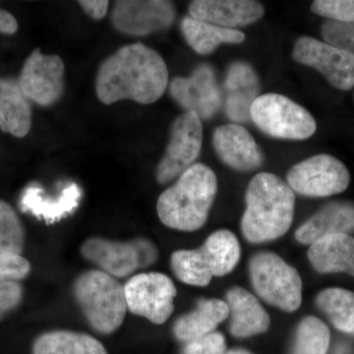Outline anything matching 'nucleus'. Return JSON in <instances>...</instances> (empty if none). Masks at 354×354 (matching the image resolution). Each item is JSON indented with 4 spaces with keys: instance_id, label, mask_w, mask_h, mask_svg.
Masks as SVG:
<instances>
[{
    "instance_id": "nucleus-1",
    "label": "nucleus",
    "mask_w": 354,
    "mask_h": 354,
    "mask_svg": "<svg viewBox=\"0 0 354 354\" xmlns=\"http://www.w3.org/2000/svg\"><path fill=\"white\" fill-rule=\"evenodd\" d=\"M169 85V70L160 53L143 44L122 46L100 66L95 79L97 99L104 104L133 101L151 104Z\"/></svg>"
},
{
    "instance_id": "nucleus-2",
    "label": "nucleus",
    "mask_w": 354,
    "mask_h": 354,
    "mask_svg": "<svg viewBox=\"0 0 354 354\" xmlns=\"http://www.w3.org/2000/svg\"><path fill=\"white\" fill-rule=\"evenodd\" d=\"M245 201L241 230L247 241H272L288 232L295 215V195L278 176L256 174L247 187Z\"/></svg>"
},
{
    "instance_id": "nucleus-3",
    "label": "nucleus",
    "mask_w": 354,
    "mask_h": 354,
    "mask_svg": "<svg viewBox=\"0 0 354 354\" xmlns=\"http://www.w3.org/2000/svg\"><path fill=\"white\" fill-rule=\"evenodd\" d=\"M216 191L218 178L213 169L200 162L192 165L158 197V218L172 230H200L208 220Z\"/></svg>"
},
{
    "instance_id": "nucleus-4",
    "label": "nucleus",
    "mask_w": 354,
    "mask_h": 354,
    "mask_svg": "<svg viewBox=\"0 0 354 354\" xmlns=\"http://www.w3.org/2000/svg\"><path fill=\"white\" fill-rule=\"evenodd\" d=\"M72 292L79 309L95 332H116L128 311L124 286L99 269L88 270L74 281Z\"/></svg>"
},
{
    "instance_id": "nucleus-5",
    "label": "nucleus",
    "mask_w": 354,
    "mask_h": 354,
    "mask_svg": "<svg viewBox=\"0 0 354 354\" xmlns=\"http://www.w3.org/2000/svg\"><path fill=\"white\" fill-rule=\"evenodd\" d=\"M80 253L84 259L115 279L127 278L158 259L157 247L143 237L128 241L90 237L80 246Z\"/></svg>"
},
{
    "instance_id": "nucleus-6",
    "label": "nucleus",
    "mask_w": 354,
    "mask_h": 354,
    "mask_svg": "<svg viewBox=\"0 0 354 354\" xmlns=\"http://www.w3.org/2000/svg\"><path fill=\"white\" fill-rule=\"evenodd\" d=\"M254 290L267 304L286 312L299 308L302 281L297 269L272 252L255 254L249 264Z\"/></svg>"
},
{
    "instance_id": "nucleus-7",
    "label": "nucleus",
    "mask_w": 354,
    "mask_h": 354,
    "mask_svg": "<svg viewBox=\"0 0 354 354\" xmlns=\"http://www.w3.org/2000/svg\"><path fill=\"white\" fill-rule=\"evenodd\" d=\"M250 120L261 131L274 138L305 140L316 132V121L304 106L279 94L257 97L250 109Z\"/></svg>"
},
{
    "instance_id": "nucleus-8",
    "label": "nucleus",
    "mask_w": 354,
    "mask_h": 354,
    "mask_svg": "<svg viewBox=\"0 0 354 354\" xmlns=\"http://www.w3.org/2000/svg\"><path fill=\"white\" fill-rule=\"evenodd\" d=\"M124 291L128 311L156 325L167 322L174 312L176 288L162 272L134 274L125 283Z\"/></svg>"
},
{
    "instance_id": "nucleus-9",
    "label": "nucleus",
    "mask_w": 354,
    "mask_h": 354,
    "mask_svg": "<svg viewBox=\"0 0 354 354\" xmlns=\"http://www.w3.org/2000/svg\"><path fill=\"white\" fill-rule=\"evenodd\" d=\"M351 174L341 160L327 153L313 156L293 165L288 184L293 192L307 197H328L348 189Z\"/></svg>"
},
{
    "instance_id": "nucleus-10",
    "label": "nucleus",
    "mask_w": 354,
    "mask_h": 354,
    "mask_svg": "<svg viewBox=\"0 0 354 354\" xmlns=\"http://www.w3.org/2000/svg\"><path fill=\"white\" fill-rule=\"evenodd\" d=\"M202 143L201 118L192 111L178 116L172 124L167 150L156 171L158 183H171L183 174L199 157Z\"/></svg>"
},
{
    "instance_id": "nucleus-11",
    "label": "nucleus",
    "mask_w": 354,
    "mask_h": 354,
    "mask_svg": "<svg viewBox=\"0 0 354 354\" xmlns=\"http://www.w3.org/2000/svg\"><path fill=\"white\" fill-rule=\"evenodd\" d=\"M298 64L318 70L330 85L339 90L354 87V55L311 37H301L293 48Z\"/></svg>"
},
{
    "instance_id": "nucleus-12",
    "label": "nucleus",
    "mask_w": 354,
    "mask_h": 354,
    "mask_svg": "<svg viewBox=\"0 0 354 354\" xmlns=\"http://www.w3.org/2000/svg\"><path fill=\"white\" fill-rule=\"evenodd\" d=\"M29 101L50 106L64 92V64L58 55H46L35 50L26 60L18 80Z\"/></svg>"
},
{
    "instance_id": "nucleus-13",
    "label": "nucleus",
    "mask_w": 354,
    "mask_h": 354,
    "mask_svg": "<svg viewBox=\"0 0 354 354\" xmlns=\"http://www.w3.org/2000/svg\"><path fill=\"white\" fill-rule=\"evenodd\" d=\"M174 19V4L165 0H120L114 4L111 14L116 30L135 37L167 29Z\"/></svg>"
},
{
    "instance_id": "nucleus-14",
    "label": "nucleus",
    "mask_w": 354,
    "mask_h": 354,
    "mask_svg": "<svg viewBox=\"0 0 354 354\" xmlns=\"http://www.w3.org/2000/svg\"><path fill=\"white\" fill-rule=\"evenodd\" d=\"M174 101L201 120H209L220 109L221 97L213 70L201 65L190 77H176L169 85Z\"/></svg>"
},
{
    "instance_id": "nucleus-15",
    "label": "nucleus",
    "mask_w": 354,
    "mask_h": 354,
    "mask_svg": "<svg viewBox=\"0 0 354 354\" xmlns=\"http://www.w3.org/2000/svg\"><path fill=\"white\" fill-rule=\"evenodd\" d=\"M213 145L218 157L235 171H254L263 164V155L255 139L236 123L216 128Z\"/></svg>"
},
{
    "instance_id": "nucleus-16",
    "label": "nucleus",
    "mask_w": 354,
    "mask_h": 354,
    "mask_svg": "<svg viewBox=\"0 0 354 354\" xmlns=\"http://www.w3.org/2000/svg\"><path fill=\"white\" fill-rule=\"evenodd\" d=\"M264 12L262 4L254 0H195L189 6L191 17L228 29L252 24Z\"/></svg>"
},
{
    "instance_id": "nucleus-17",
    "label": "nucleus",
    "mask_w": 354,
    "mask_h": 354,
    "mask_svg": "<svg viewBox=\"0 0 354 354\" xmlns=\"http://www.w3.org/2000/svg\"><path fill=\"white\" fill-rule=\"evenodd\" d=\"M230 315V334L239 339L263 334L269 329L271 318L252 293L234 286L225 295Z\"/></svg>"
},
{
    "instance_id": "nucleus-18",
    "label": "nucleus",
    "mask_w": 354,
    "mask_h": 354,
    "mask_svg": "<svg viewBox=\"0 0 354 354\" xmlns=\"http://www.w3.org/2000/svg\"><path fill=\"white\" fill-rule=\"evenodd\" d=\"M81 197L82 191L76 183L68 184L57 198L44 196V191L39 186L31 185L26 188L20 205L23 212H29L51 225L73 213Z\"/></svg>"
},
{
    "instance_id": "nucleus-19",
    "label": "nucleus",
    "mask_w": 354,
    "mask_h": 354,
    "mask_svg": "<svg viewBox=\"0 0 354 354\" xmlns=\"http://www.w3.org/2000/svg\"><path fill=\"white\" fill-rule=\"evenodd\" d=\"M227 92L225 111L235 122H246L250 120V109L257 99L258 77L252 67L245 62H234L228 68L225 77Z\"/></svg>"
},
{
    "instance_id": "nucleus-20",
    "label": "nucleus",
    "mask_w": 354,
    "mask_h": 354,
    "mask_svg": "<svg viewBox=\"0 0 354 354\" xmlns=\"http://www.w3.org/2000/svg\"><path fill=\"white\" fill-rule=\"evenodd\" d=\"M353 230V203L334 202L327 205L298 228L295 232V239L300 243L311 245L327 235L348 234V232Z\"/></svg>"
},
{
    "instance_id": "nucleus-21",
    "label": "nucleus",
    "mask_w": 354,
    "mask_h": 354,
    "mask_svg": "<svg viewBox=\"0 0 354 354\" xmlns=\"http://www.w3.org/2000/svg\"><path fill=\"white\" fill-rule=\"evenodd\" d=\"M308 259L322 274L346 272L354 277V239L346 234L327 235L310 245Z\"/></svg>"
},
{
    "instance_id": "nucleus-22",
    "label": "nucleus",
    "mask_w": 354,
    "mask_h": 354,
    "mask_svg": "<svg viewBox=\"0 0 354 354\" xmlns=\"http://www.w3.org/2000/svg\"><path fill=\"white\" fill-rule=\"evenodd\" d=\"M228 316L230 309L227 302L216 298H201L196 308L177 319L174 325V337L183 342L192 341L215 332L216 327L227 320Z\"/></svg>"
},
{
    "instance_id": "nucleus-23",
    "label": "nucleus",
    "mask_w": 354,
    "mask_h": 354,
    "mask_svg": "<svg viewBox=\"0 0 354 354\" xmlns=\"http://www.w3.org/2000/svg\"><path fill=\"white\" fill-rule=\"evenodd\" d=\"M32 127V108L18 81L0 78V129L22 138Z\"/></svg>"
},
{
    "instance_id": "nucleus-24",
    "label": "nucleus",
    "mask_w": 354,
    "mask_h": 354,
    "mask_svg": "<svg viewBox=\"0 0 354 354\" xmlns=\"http://www.w3.org/2000/svg\"><path fill=\"white\" fill-rule=\"evenodd\" d=\"M32 354H109L93 335L69 330H55L39 335L32 342Z\"/></svg>"
},
{
    "instance_id": "nucleus-25",
    "label": "nucleus",
    "mask_w": 354,
    "mask_h": 354,
    "mask_svg": "<svg viewBox=\"0 0 354 354\" xmlns=\"http://www.w3.org/2000/svg\"><path fill=\"white\" fill-rule=\"evenodd\" d=\"M181 32L191 48L203 55L214 53L221 44H237L245 41V35L239 30L221 27L190 15L183 18Z\"/></svg>"
},
{
    "instance_id": "nucleus-26",
    "label": "nucleus",
    "mask_w": 354,
    "mask_h": 354,
    "mask_svg": "<svg viewBox=\"0 0 354 354\" xmlns=\"http://www.w3.org/2000/svg\"><path fill=\"white\" fill-rule=\"evenodd\" d=\"M203 257L213 277H223L234 271L241 259V245L236 236L227 230H216L201 247Z\"/></svg>"
},
{
    "instance_id": "nucleus-27",
    "label": "nucleus",
    "mask_w": 354,
    "mask_h": 354,
    "mask_svg": "<svg viewBox=\"0 0 354 354\" xmlns=\"http://www.w3.org/2000/svg\"><path fill=\"white\" fill-rule=\"evenodd\" d=\"M319 309L337 330L354 335V293L344 288H327L316 297Z\"/></svg>"
},
{
    "instance_id": "nucleus-28",
    "label": "nucleus",
    "mask_w": 354,
    "mask_h": 354,
    "mask_svg": "<svg viewBox=\"0 0 354 354\" xmlns=\"http://www.w3.org/2000/svg\"><path fill=\"white\" fill-rule=\"evenodd\" d=\"M171 266L174 276L186 285L207 286L213 279L199 248L183 249L172 253Z\"/></svg>"
},
{
    "instance_id": "nucleus-29",
    "label": "nucleus",
    "mask_w": 354,
    "mask_h": 354,
    "mask_svg": "<svg viewBox=\"0 0 354 354\" xmlns=\"http://www.w3.org/2000/svg\"><path fill=\"white\" fill-rule=\"evenodd\" d=\"M330 342L325 323L316 317H305L298 325L291 354H327Z\"/></svg>"
},
{
    "instance_id": "nucleus-30",
    "label": "nucleus",
    "mask_w": 354,
    "mask_h": 354,
    "mask_svg": "<svg viewBox=\"0 0 354 354\" xmlns=\"http://www.w3.org/2000/svg\"><path fill=\"white\" fill-rule=\"evenodd\" d=\"M26 234L15 209L0 200V253L22 255Z\"/></svg>"
},
{
    "instance_id": "nucleus-31",
    "label": "nucleus",
    "mask_w": 354,
    "mask_h": 354,
    "mask_svg": "<svg viewBox=\"0 0 354 354\" xmlns=\"http://www.w3.org/2000/svg\"><path fill=\"white\" fill-rule=\"evenodd\" d=\"M311 11L335 22H354V0H316Z\"/></svg>"
},
{
    "instance_id": "nucleus-32",
    "label": "nucleus",
    "mask_w": 354,
    "mask_h": 354,
    "mask_svg": "<svg viewBox=\"0 0 354 354\" xmlns=\"http://www.w3.org/2000/svg\"><path fill=\"white\" fill-rule=\"evenodd\" d=\"M322 37L326 43L354 55V22L326 21L322 26Z\"/></svg>"
},
{
    "instance_id": "nucleus-33",
    "label": "nucleus",
    "mask_w": 354,
    "mask_h": 354,
    "mask_svg": "<svg viewBox=\"0 0 354 354\" xmlns=\"http://www.w3.org/2000/svg\"><path fill=\"white\" fill-rule=\"evenodd\" d=\"M31 269L22 255L0 253V283H19L29 276Z\"/></svg>"
},
{
    "instance_id": "nucleus-34",
    "label": "nucleus",
    "mask_w": 354,
    "mask_h": 354,
    "mask_svg": "<svg viewBox=\"0 0 354 354\" xmlns=\"http://www.w3.org/2000/svg\"><path fill=\"white\" fill-rule=\"evenodd\" d=\"M183 354H227V342L221 333H209L185 342Z\"/></svg>"
},
{
    "instance_id": "nucleus-35",
    "label": "nucleus",
    "mask_w": 354,
    "mask_h": 354,
    "mask_svg": "<svg viewBox=\"0 0 354 354\" xmlns=\"http://www.w3.org/2000/svg\"><path fill=\"white\" fill-rule=\"evenodd\" d=\"M23 295L20 283H0V321L19 306Z\"/></svg>"
},
{
    "instance_id": "nucleus-36",
    "label": "nucleus",
    "mask_w": 354,
    "mask_h": 354,
    "mask_svg": "<svg viewBox=\"0 0 354 354\" xmlns=\"http://www.w3.org/2000/svg\"><path fill=\"white\" fill-rule=\"evenodd\" d=\"M84 12L95 20H101L108 12L109 2L106 0H81L78 2Z\"/></svg>"
},
{
    "instance_id": "nucleus-37",
    "label": "nucleus",
    "mask_w": 354,
    "mask_h": 354,
    "mask_svg": "<svg viewBox=\"0 0 354 354\" xmlns=\"http://www.w3.org/2000/svg\"><path fill=\"white\" fill-rule=\"evenodd\" d=\"M17 30L18 22L12 14L0 9V32L1 34L13 35L17 32Z\"/></svg>"
},
{
    "instance_id": "nucleus-38",
    "label": "nucleus",
    "mask_w": 354,
    "mask_h": 354,
    "mask_svg": "<svg viewBox=\"0 0 354 354\" xmlns=\"http://www.w3.org/2000/svg\"><path fill=\"white\" fill-rule=\"evenodd\" d=\"M227 354H253V353H249V351H246V349L234 348V349H230V351H228Z\"/></svg>"
}]
</instances>
